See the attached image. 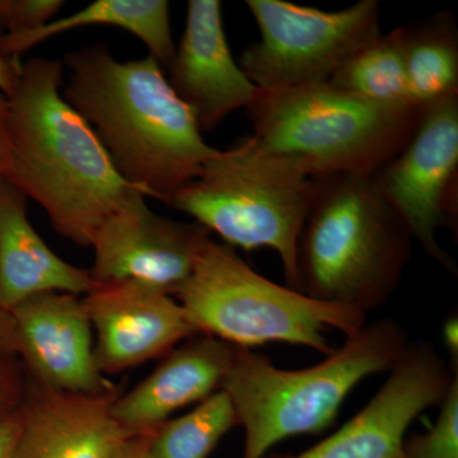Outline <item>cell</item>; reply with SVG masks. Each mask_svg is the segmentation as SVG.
Returning <instances> with one entry per match:
<instances>
[{"label":"cell","instance_id":"d6986e66","mask_svg":"<svg viewBox=\"0 0 458 458\" xmlns=\"http://www.w3.org/2000/svg\"><path fill=\"white\" fill-rule=\"evenodd\" d=\"M410 101L429 107L458 96V38L454 18L439 14L417 26H400Z\"/></svg>","mask_w":458,"mask_h":458},{"label":"cell","instance_id":"7a4b0ae2","mask_svg":"<svg viewBox=\"0 0 458 458\" xmlns=\"http://www.w3.org/2000/svg\"><path fill=\"white\" fill-rule=\"evenodd\" d=\"M63 72L57 59L21 65L7 98L3 176L40 205L60 236L90 247L102 225L141 190L117 174L89 123L63 98Z\"/></svg>","mask_w":458,"mask_h":458},{"label":"cell","instance_id":"7402d4cb","mask_svg":"<svg viewBox=\"0 0 458 458\" xmlns=\"http://www.w3.org/2000/svg\"><path fill=\"white\" fill-rule=\"evenodd\" d=\"M434 426L403 442V458H458V373L438 405Z\"/></svg>","mask_w":458,"mask_h":458},{"label":"cell","instance_id":"83f0119b","mask_svg":"<svg viewBox=\"0 0 458 458\" xmlns=\"http://www.w3.org/2000/svg\"><path fill=\"white\" fill-rule=\"evenodd\" d=\"M153 433V432H152ZM152 433L141 434L128 439L114 458H150L149 443Z\"/></svg>","mask_w":458,"mask_h":458},{"label":"cell","instance_id":"603a6c76","mask_svg":"<svg viewBox=\"0 0 458 458\" xmlns=\"http://www.w3.org/2000/svg\"><path fill=\"white\" fill-rule=\"evenodd\" d=\"M63 5V0H0V27L7 35L32 31L51 22Z\"/></svg>","mask_w":458,"mask_h":458},{"label":"cell","instance_id":"4fadbf2b","mask_svg":"<svg viewBox=\"0 0 458 458\" xmlns=\"http://www.w3.org/2000/svg\"><path fill=\"white\" fill-rule=\"evenodd\" d=\"M9 312L16 352L25 360L33 382L65 394L116 390L98 369L95 337L82 297L47 292L33 295Z\"/></svg>","mask_w":458,"mask_h":458},{"label":"cell","instance_id":"3957f363","mask_svg":"<svg viewBox=\"0 0 458 458\" xmlns=\"http://www.w3.org/2000/svg\"><path fill=\"white\" fill-rule=\"evenodd\" d=\"M315 180L298 242V292L367 313L381 309L403 279L412 237L372 176Z\"/></svg>","mask_w":458,"mask_h":458},{"label":"cell","instance_id":"7c38bea8","mask_svg":"<svg viewBox=\"0 0 458 458\" xmlns=\"http://www.w3.org/2000/svg\"><path fill=\"white\" fill-rule=\"evenodd\" d=\"M82 300L104 376L162 360L198 335L176 298L153 286L132 280L95 283Z\"/></svg>","mask_w":458,"mask_h":458},{"label":"cell","instance_id":"6da1fadb","mask_svg":"<svg viewBox=\"0 0 458 458\" xmlns=\"http://www.w3.org/2000/svg\"><path fill=\"white\" fill-rule=\"evenodd\" d=\"M65 101L89 123L114 170L147 198L168 204L218 149L149 55L114 59L106 44L66 54Z\"/></svg>","mask_w":458,"mask_h":458},{"label":"cell","instance_id":"44dd1931","mask_svg":"<svg viewBox=\"0 0 458 458\" xmlns=\"http://www.w3.org/2000/svg\"><path fill=\"white\" fill-rule=\"evenodd\" d=\"M238 426L225 391L208 397L182 417L170 419L150 437V458H208L223 437Z\"/></svg>","mask_w":458,"mask_h":458},{"label":"cell","instance_id":"ba28073f","mask_svg":"<svg viewBox=\"0 0 458 458\" xmlns=\"http://www.w3.org/2000/svg\"><path fill=\"white\" fill-rule=\"evenodd\" d=\"M260 40L247 47L240 64L264 92L327 83L355 51L381 35V5L360 0L325 12L284 0H246Z\"/></svg>","mask_w":458,"mask_h":458},{"label":"cell","instance_id":"f1b7e54d","mask_svg":"<svg viewBox=\"0 0 458 458\" xmlns=\"http://www.w3.org/2000/svg\"><path fill=\"white\" fill-rule=\"evenodd\" d=\"M8 162V98L0 92V174Z\"/></svg>","mask_w":458,"mask_h":458},{"label":"cell","instance_id":"484cf974","mask_svg":"<svg viewBox=\"0 0 458 458\" xmlns=\"http://www.w3.org/2000/svg\"><path fill=\"white\" fill-rule=\"evenodd\" d=\"M3 35L0 27V36ZM22 62L16 59H9L0 53V92L8 98L16 87L18 74H20Z\"/></svg>","mask_w":458,"mask_h":458},{"label":"cell","instance_id":"8fae6325","mask_svg":"<svg viewBox=\"0 0 458 458\" xmlns=\"http://www.w3.org/2000/svg\"><path fill=\"white\" fill-rule=\"evenodd\" d=\"M209 240L203 225L159 216L135 191L96 234L90 276L95 283L132 280L174 295Z\"/></svg>","mask_w":458,"mask_h":458},{"label":"cell","instance_id":"2e32d148","mask_svg":"<svg viewBox=\"0 0 458 458\" xmlns=\"http://www.w3.org/2000/svg\"><path fill=\"white\" fill-rule=\"evenodd\" d=\"M236 346L198 334L181 343L137 387L113 403L114 420L131 437L155 432L179 410L222 390Z\"/></svg>","mask_w":458,"mask_h":458},{"label":"cell","instance_id":"277c9868","mask_svg":"<svg viewBox=\"0 0 458 458\" xmlns=\"http://www.w3.org/2000/svg\"><path fill=\"white\" fill-rule=\"evenodd\" d=\"M410 343L403 325L385 318L345 336L342 348L309 369H278L265 355L236 346L222 391L245 429L242 458H262L286 438L324 432L349 394L393 369Z\"/></svg>","mask_w":458,"mask_h":458},{"label":"cell","instance_id":"ffe728a7","mask_svg":"<svg viewBox=\"0 0 458 458\" xmlns=\"http://www.w3.org/2000/svg\"><path fill=\"white\" fill-rule=\"evenodd\" d=\"M328 83L377 104L414 105L409 98L400 27L355 51Z\"/></svg>","mask_w":458,"mask_h":458},{"label":"cell","instance_id":"9c48e42d","mask_svg":"<svg viewBox=\"0 0 458 458\" xmlns=\"http://www.w3.org/2000/svg\"><path fill=\"white\" fill-rule=\"evenodd\" d=\"M457 172L458 96H454L428 107L408 143L372 176L412 241L454 276L456 265L439 245L438 231L454 223Z\"/></svg>","mask_w":458,"mask_h":458},{"label":"cell","instance_id":"4316f807","mask_svg":"<svg viewBox=\"0 0 458 458\" xmlns=\"http://www.w3.org/2000/svg\"><path fill=\"white\" fill-rule=\"evenodd\" d=\"M443 342L451 357L452 370H458V318L456 313L443 322Z\"/></svg>","mask_w":458,"mask_h":458},{"label":"cell","instance_id":"ac0fdd59","mask_svg":"<svg viewBox=\"0 0 458 458\" xmlns=\"http://www.w3.org/2000/svg\"><path fill=\"white\" fill-rule=\"evenodd\" d=\"M105 25L117 27L140 38L162 69L168 71L176 47L172 38L170 3L165 0H98L69 16L16 35L0 36V53L9 59L20 56L41 42L72 30Z\"/></svg>","mask_w":458,"mask_h":458},{"label":"cell","instance_id":"5bb4252c","mask_svg":"<svg viewBox=\"0 0 458 458\" xmlns=\"http://www.w3.org/2000/svg\"><path fill=\"white\" fill-rule=\"evenodd\" d=\"M171 89L201 131L258 99L259 89L232 55L219 0H190L185 30L168 69Z\"/></svg>","mask_w":458,"mask_h":458},{"label":"cell","instance_id":"e0dca14e","mask_svg":"<svg viewBox=\"0 0 458 458\" xmlns=\"http://www.w3.org/2000/svg\"><path fill=\"white\" fill-rule=\"evenodd\" d=\"M95 285L89 269L57 256L27 216V197L0 174V309L12 311L33 295H86Z\"/></svg>","mask_w":458,"mask_h":458},{"label":"cell","instance_id":"30bf717a","mask_svg":"<svg viewBox=\"0 0 458 458\" xmlns=\"http://www.w3.org/2000/svg\"><path fill=\"white\" fill-rule=\"evenodd\" d=\"M457 373L434 344L410 343L385 384L354 418L318 445L288 458H403L412 421L442 403Z\"/></svg>","mask_w":458,"mask_h":458},{"label":"cell","instance_id":"f546056e","mask_svg":"<svg viewBox=\"0 0 458 458\" xmlns=\"http://www.w3.org/2000/svg\"><path fill=\"white\" fill-rule=\"evenodd\" d=\"M16 352V334L11 312L0 309V355Z\"/></svg>","mask_w":458,"mask_h":458},{"label":"cell","instance_id":"9a60e30c","mask_svg":"<svg viewBox=\"0 0 458 458\" xmlns=\"http://www.w3.org/2000/svg\"><path fill=\"white\" fill-rule=\"evenodd\" d=\"M119 394L59 393L32 381L18 408L14 458H114L131 438L111 411Z\"/></svg>","mask_w":458,"mask_h":458},{"label":"cell","instance_id":"52a82bcc","mask_svg":"<svg viewBox=\"0 0 458 458\" xmlns=\"http://www.w3.org/2000/svg\"><path fill=\"white\" fill-rule=\"evenodd\" d=\"M174 297L198 334L238 348L285 343L327 357L335 352L327 331L349 336L367 324L364 313L271 282L212 238Z\"/></svg>","mask_w":458,"mask_h":458},{"label":"cell","instance_id":"5b68a950","mask_svg":"<svg viewBox=\"0 0 458 458\" xmlns=\"http://www.w3.org/2000/svg\"><path fill=\"white\" fill-rule=\"evenodd\" d=\"M427 108L377 104L327 82L261 90L246 111L261 146L321 179L373 176L408 143Z\"/></svg>","mask_w":458,"mask_h":458},{"label":"cell","instance_id":"8992f818","mask_svg":"<svg viewBox=\"0 0 458 458\" xmlns=\"http://www.w3.org/2000/svg\"><path fill=\"white\" fill-rule=\"evenodd\" d=\"M313 194L315 180L293 159L250 135L218 149L167 205L218 234L232 249L274 250L285 285L298 291V242Z\"/></svg>","mask_w":458,"mask_h":458},{"label":"cell","instance_id":"cb8c5ba5","mask_svg":"<svg viewBox=\"0 0 458 458\" xmlns=\"http://www.w3.org/2000/svg\"><path fill=\"white\" fill-rule=\"evenodd\" d=\"M23 394V385L16 373L0 364V419L8 417L20 408Z\"/></svg>","mask_w":458,"mask_h":458},{"label":"cell","instance_id":"d4e9b609","mask_svg":"<svg viewBox=\"0 0 458 458\" xmlns=\"http://www.w3.org/2000/svg\"><path fill=\"white\" fill-rule=\"evenodd\" d=\"M21 430L18 409L8 417L0 419V458H14Z\"/></svg>","mask_w":458,"mask_h":458}]
</instances>
